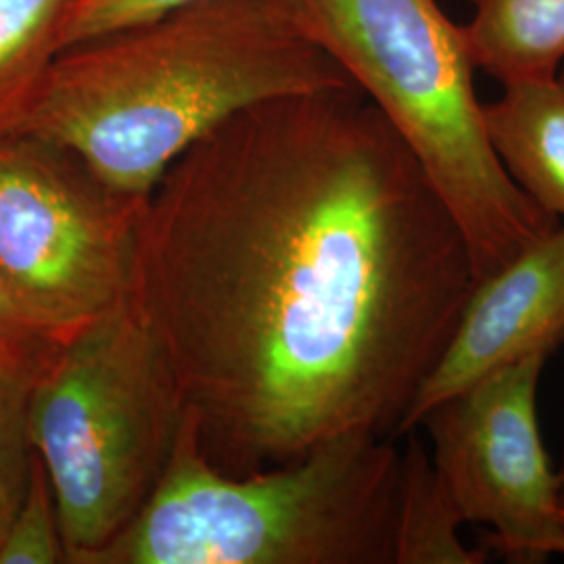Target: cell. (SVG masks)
<instances>
[{
  "label": "cell",
  "instance_id": "1",
  "mask_svg": "<svg viewBox=\"0 0 564 564\" xmlns=\"http://www.w3.org/2000/svg\"><path fill=\"white\" fill-rule=\"evenodd\" d=\"M354 93L242 111L144 199L130 295L226 475L398 440L477 284L421 163Z\"/></svg>",
  "mask_w": 564,
  "mask_h": 564
},
{
  "label": "cell",
  "instance_id": "2",
  "mask_svg": "<svg viewBox=\"0 0 564 564\" xmlns=\"http://www.w3.org/2000/svg\"><path fill=\"white\" fill-rule=\"evenodd\" d=\"M351 86L281 0H202L57 53L2 134L46 142L105 188L147 199L242 111Z\"/></svg>",
  "mask_w": 564,
  "mask_h": 564
},
{
  "label": "cell",
  "instance_id": "3",
  "mask_svg": "<svg viewBox=\"0 0 564 564\" xmlns=\"http://www.w3.org/2000/svg\"><path fill=\"white\" fill-rule=\"evenodd\" d=\"M402 452L351 433L300 460L226 475L181 435L151 500L88 564H395Z\"/></svg>",
  "mask_w": 564,
  "mask_h": 564
},
{
  "label": "cell",
  "instance_id": "4",
  "mask_svg": "<svg viewBox=\"0 0 564 564\" xmlns=\"http://www.w3.org/2000/svg\"><path fill=\"white\" fill-rule=\"evenodd\" d=\"M421 163L470 251L477 282L550 235V216L508 176L487 139L463 25L437 0H281Z\"/></svg>",
  "mask_w": 564,
  "mask_h": 564
},
{
  "label": "cell",
  "instance_id": "5",
  "mask_svg": "<svg viewBox=\"0 0 564 564\" xmlns=\"http://www.w3.org/2000/svg\"><path fill=\"white\" fill-rule=\"evenodd\" d=\"M184 402L128 295L57 345L30 395V435L59 512L67 564H88L155 494Z\"/></svg>",
  "mask_w": 564,
  "mask_h": 564
},
{
  "label": "cell",
  "instance_id": "6",
  "mask_svg": "<svg viewBox=\"0 0 564 564\" xmlns=\"http://www.w3.org/2000/svg\"><path fill=\"white\" fill-rule=\"evenodd\" d=\"M142 207L69 153L0 134V282L21 314L65 341L126 300Z\"/></svg>",
  "mask_w": 564,
  "mask_h": 564
},
{
  "label": "cell",
  "instance_id": "7",
  "mask_svg": "<svg viewBox=\"0 0 564 564\" xmlns=\"http://www.w3.org/2000/svg\"><path fill=\"white\" fill-rule=\"evenodd\" d=\"M552 354L538 351L433 405L416 426L464 523L487 524L485 547L508 563L564 556L556 470L545 452L538 391Z\"/></svg>",
  "mask_w": 564,
  "mask_h": 564
},
{
  "label": "cell",
  "instance_id": "8",
  "mask_svg": "<svg viewBox=\"0 0 564 564\" xmlns=\"http://www.w3.org/2000/svg\"><path fill=\"white\" fill-rule=\"evenodd\" d=\"M564 343V223L500 272L477 282L442 360L426 377L398 440L445 398L531 354Z\"/></svg>",
  "mask_w": 564,
  "mask_h": 564
},
{
  "label": "cell",
  "instance_id": "9",
  "mask_svg": "<svg viewBox=\"0 0 564 564\" xmlns=\"http://www.w3.org/2000/svg\"><path fill=\"white\" fill-rule=\"evenodd\" d=\"M484 102L487 139L508 176L529 199L564 220V72L512 82Z\"/></svg>",
  "mask_w": 564,
  "mask_h": 564
},
{
  "label": "cell",
  "instance_id": "10",
  "mask_svg": "<svg viewBox=\"0 0 564 564\" xmlns=\"http://www.w3.org/2000/svg\"><path fill=\"white\" fill-rule=\"evenodd\" d=\"M463 25L475 69L502 86L561 74L564 63V0H470Z\"/></svg>",
  "mask_w": 564,
  "mask_h": 564
},
{
  "label": "cell",
  "instance_id": "11",
  "mask_svg": "<svg viewBox=\"0 0 564 564\" xmlns=\"http://www.w3.org/2000/svg\"><path fill=\"white\" fill-rule=\"evenodd\" d=\"M402 491L395 538V564H481L487 547L460 542L458 512L449 502L416 431L403 435Z\"/></svg>",
  "mask_w": 564,
  "mask_h": 564
},
{
  "label": "cell",
  "instance_id": "12",
  "mask_svg": "<svg viewBox=\"0 0 564 564\" xmlns=\"http://www.w3.org/2000/svg\"><path fill=\"white\" fill-rule=\"evenodd\" d=\"M67 0H0V134L18 120L48 63Z\"/></svg>",
  "mask_w": 564,
  "mask_h": 564
},
{
  "label": "cell",
  "instance_id": "13",
  "mask_svg": "<svg viewBox=\"0 0 564 564\" xmlns=\"http://www.w3.org/2000/svg\"><path fill=\"white\" fill-rule=\"evenodd\" d=\"M53 351L34 354L0 345V542L30 484L36 456L30 435V395Z\"/></svg>",
  "mask_w": 564,
  "mask_h": 564
},
{
  "label": "cell",
  "instance_id": "14",
  "mask_svg": "<svg viewBox=\"0 0 564 564\" xmlns=\"http://www.w3.org/2000/svg\"><path fill=\"white\" fill-rule=\"evenodd\" d=\"M67 564L55 494L41 458L34 456L30 484L0 542V564Z\"/></svg>",
  "mask_w": 564,
  "mask_h": 564
},
{
  "label": "cell",
  "instance_id": "15",
  "mask_svg": "<svg viewBox=\"0 0 564 564\" xmlns=\"http://www.w3.org/2000/svg\"><path fill=\"white\" fill-rule=\"evenodd\" d=\"M202 0H67L61 11L55 55L121 30L160 20Z\"/></svg>",
  "mask_w": 564,
  "mask_h": 564
},
{
  "label": "cell",
  "instance_id": "16",
  "mask_svg": "<svg viewBox=\"0 0 564 564\" xmlns=\"http://www.w3.org/2000/svg\"><path fill=\"white\" fill-rule=\"evenodd\" d=\"M59 343L46 337L21 314L20 307L0 282V345L34 354H51Z\"/></svg>",
  "mask_w": 564,
  "mask_h": 564
},
{
  "label": "cell",
  "instance_id": "17",
  "mask_svg": "<svg viewBox=\"0 0 564 564\" xmlns=\"http://www.w3.org/2000/svg\"><path fill=\"white\" fill-rule=\"evenodd\" d=\"M556 477H558V484L564 487V447L563 456H561V464H558V468H556Z\"/></svg>",
  "mask_w": 564,
  "mask_h": 564
},
{
  "label": "cell",
  "instance_id": "18",
  "mask_svg": "<svg viewBox=\"0 0 564 564\" xmlns=\"http://www.w3.org/2000/svg\"><path fill=\"white\" fill-rule=\"evenodd\" d=\"M561 519H563V523H564V487H563V494H561Z\"/></svg>",
  "mask_w": 564,
  "mask_h": 564
}]
</instances>
